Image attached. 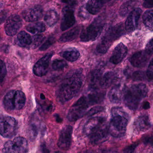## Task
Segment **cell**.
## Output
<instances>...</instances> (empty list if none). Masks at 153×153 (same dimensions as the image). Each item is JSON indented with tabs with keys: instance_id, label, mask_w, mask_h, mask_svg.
<instances>
[{
	"instance_id": "cell-24",
	"label": "cell",
	"mask_w": 153,
	"mask_h": 153,
	"mask_svg": "<svg viewBox=\"0 0 153 153\" xmlns=\"http://www.w3.org/2000/svg\"><path fill=\"white\" fill-rule=\"evenodd\" d=\"M26 96L23 92L15 91L14 96V110H19L24 107L26 102Z\"/></svg>"
},
{
	"instance_id": "cell-23",
	"label": "cell",
	"mask_w": 153,
	"mask_h": 153,
	"mask_svg": "<svg viewBox=\"0 0 153 153\" xmlns=\"http://www.w3.org/2000/svg\"><path fill=\"white\" fill-rule=\"evenodd\" d=\"M102 4L99 0H89L86 5V9L90 14H98L102 8Z\"/></svg>"
},
{
	"instance_id": "cell-47",
	"label": "cell",
	"mask_w": 153,
	"mask_h": 153,
	"mask_svg": "<svg viewBox=\"0 0 153 153\" xmlns=\"http://www.w3.org/2000/svg\"><path fill=\"white\" fill-rule=\"evenodd\" d=\"M143 108L145 109H148L150 108V104L148 102H146L143 105Z\"/></svg>"
},
{
	"instance_id": "cell-32",
	"label": "cell",
	"mask_w": 153,
	"mask_h": 153,
	"mask_svg": "<svg viewBox=\"0 0 153 153\" xmlns=\"http://www.w3.org/2000/svg\"><path fill=\"white\" fill-rule=\"evenodd\" d=\"M143 21L145 26L147 27H153V10H148L144 13Z\"/></svg>"
},
{
	"instance_id": "cell-1",
	"label": "cell",
	"mask_w": 153,
	"mask_h": 153,
	"mask_svg": "<svg viewBox=\"0 0 153 153\" xmlns=\"http://www.w3.org/2000/svg\"><path fill=\"white\" fill-rule=\"evenodd\" d=\"M84 76L81 70L73 73L63 81L56 93L57 98L62 103L71 100L79 92L83 83Z\"/></svg>"
},
{
	"instance_id": "cell-20",
	"label": "cell",
	"mask_w": 153,
	"mask_h": 153,
	"mask_svg": "<svg viewBox=\"0 0 153 153\" xmlns=\"http://www.w3.org/2000/svg\"><path fill=\"white\" fill-rule=\"evenodd\" d=\"M62 57L71 62L76 61L80 56L79 51L74 48H67L60 53Z\"/></svg>"
},
{
	"instance_id": "cell-49",
	"label": "cell",
	"mask_w": 153,
	"mask_h": 153,
	"mask_svg": "<svg viewBox=\"0 0 153 153\" xmlns=\"http://www.w3.org/2000/svg\"><path fill=\"white\" fill-rule=\"evenodd\" d=\"M79 153H94L93 152L89 150H86V151H82Z\"/></svg>"
},
{
	"instance_id": "cell-30",
	"label": "cell",
	"mask_w": 153,
	"mask_h": 153,
	"mask_svg": "<svg viewBox=\"0 0 153 153\" xmlns=\"http://www.w3.org/2000/svg\"><path fill=\"white\" fill-rule=\"evenodd\" d=\"M15 91L11 90L8 92L4 98L3 103L6 109L9 110H14V96Z\"/></svg>"
},
{
	"instance_id": "cell-5",
	"label": "cell",
	"mask_w": 153,
	"mask_h": 153,
	"mask_svg": "<svg viewBox=\"0 0 153 153\" xmlns=\"http://www.w3.org/2000/svg\"><path fill=\"white\" fill-rule=\"evenodd\" d=\"M104 23L102 17L96 18L86 28L82 30L80 39L82 42L96 40L101 34Z\"/></svg>"
},
{
	"instance_id": "cell-16",
	"label": "cell",
	"mask_w": 153,
	"mask_h": 153,
	"mask_svg": "<svg viewBox=\"0 0 153 153\" xmlns=\"http://www.w3.org/2000/svg\"><path fill=\"white\" fill-rule=\"evenodd\" d=\"M124 32V26L122 23L117 24L110 28L107 31L102 40L111 45L112 42L121 36Z\"/></svg>"
},
{
	"instance_id": "cell-11",
	"label": "cell",
	"mask_w": 153,
	"mask_h": 153,
	"mask_svg": "<svg viewBox=\"0 0 153 153\" xmlns=\"http://www.w3.org/2000/svg\"><path fill=\"white\" fill-rule=\"evenodd\" d=\"M53 55V53L46 54L36 63L33 68V73L35 75L38 76H42L46 74Z\"/></svg>"
},
{
	"instance_id": "cell-46",
	"label": "cell",
	"mask_w": 153,
	"mask_h": 153,
	"mask_svg": "<svg viewBox=\"0 0 153 153\" xmlns=\"http://www.w3.org/2000/svg\"><path fill=\"white\" fill-rule=\"evenodd\" d=\"M62 1L65 3H70L71 5H74V0H62Z\"/></svg>"
},
{
	"instance_id": "cell-50",
	"label": "cell",
	"mask_w": 153,
	"mask_h": 153,
	"mask_svg": "<svg viewBox=\"0 0 153 153\" xmlns=\"http://www.w3.org/2000/svg\"><path fill=\"white\" fill-rule=\"evenodd\" d=\"M102 4H103L106 3L108 2L109 1H110V0H99Z\"/></svg>"
},
{
	"instance_id": "cell-40",
	"label": "cell",
	"mask_w": 153,
	"mask_h": 153,
	"mask_svg": "<svg viewBox=\"0 0 153 153\" xmlns=\"http://www.w3.org/2000/svg\"><path fill=\"white\" fill-rule=\"evenodd\" d=\"M88 13L89 12L86 10V7H82L79 10V16L80 18L85 19L88 18Z\"/></svg>"
},
{
	"instance_id": "cell-52",
	"label": "cell",
	"mask_w": 153,
	"mask_h": 153,
	"mask_svg": "<svg viewBox=\"0 0 153 153\" xmlns=\"http://www.w3.org/2000/svg\"><path fill=\"white\" fill-rule=\"evenodd\" d=\"M0 40H1V37H0Z\"/></svg>"
},
{
	"instance_id": "cell-31",
	"label": "cell",
	"mask_w": 153,
	"mask_h": 153,
	"mask_svg": "<svg viewBox=\"0 0 153 153\" xmlns=\"http://www.w3.org/2000/svg\"><path fill=\"white\" fill-rule=\"evenodd\" d=\"M136 4V0H130L126 2L123 4L120 9L119 13L120 16L122 17H125L128 13L133 10V8Z\"/></svg>"
},
{
	"instance_id": "cell-34",
	"label": "cell",
	"mask_w": 153,
	"mask_h": 153,
	"mask_svg": "<svg viewBox=\"0 0 153 153\" xmlns=\"http://www.w3.org/2000/svg\"><path fill=\"white\" fill-rule=\"evenodd\" d=\"M45 38L41 35H36L32 38V43L29 48H36L39 46L43 42Z\"/></svg>"
},
{
	"instance_id": "cell-12",
	"label": "cell",
	"mask_w": 153,
	"mask_h": 153,
	"mask_svg": "<svg viewBox=\"0 0 153 153\" xmlns=\"http://www.w3.org/2000/svg\"><path fill=\"white\" fill-rule=\"evenodd\" d=\"M22 26V20L19 15H11L8 18L4 25L5 33L8 36H13L17 34Z\"/></svg>"
},
{
	"instance_id": "cell-9",
	"label": "cell",
	"mask_w": 153,
	"mask_h": 153,
	"mask_svg": "<svg viewBox=\"0 0 153 153\" xmlns=\"http://www.w3.org/2000/svg\"><path fill=\"white\" fill-rule=\"evenodd\" d=\"M73 6L70 4L65 6L62 11V16L61 23V29L62 31L69 29L73 27L76 22Z\"/></svg>"
},
{
	"instance_id": "cell-41",
	"label": "cell",
	"mask_w": 153,
	"mask_h": 153,
	"mask_svg": "<svg viewBox=\"0 0 153 153\" xmlns=\"http://www.w3.org/2000/svg\"><path fill=\"white\" fill-rule=\"evenodd\" d=\"M137 146L136 144L134 143L127 146L123 150V153H133L135 150Z\"/></svg>"
},
{
	"instance_id": "cell-48",
	"label": "cell",
	"mask_w": 153,
	"mask_h": 153,
	"mask_svg": "<svg viewBox=\"0 0 153 153\" xmlns=\"http://www.w3.org/2000/svg\"><path fill=\"white\" fill-rule=\"evenodd\" d=\"M43 151L44 153H49V151L45 146L43 147Z\"/></svg>"
},
{
	"instance_id": "cell-36",
	"label": "cell",
	"mask_w": 153,
	"mask_h": 153,
	"mask_svg": "<svg viewBox=\"0 0 153 153\" xmlns=\"http://www.w3.org/2000/svg\"><path fill=\"white\" fill-rule=\"evenodd\" d=\"M132 79L134 81H143L146 79L145 74L144 72L139 71L135 72L132 75Z\"/></svg>"
},
{
	"instance_id": "cell-43",
	"label": "cell",
	"mask_w": 153,
	"mask_h": 153,
	"mask_svg": "<svg viewBox=\"0 0 153 153\" xmlns=\"http://www.w3.org/2000/svg\"><path fill=\"white\" fill-rule=\"evenodd\" d=\"M146 50L151 55L153 54V38L150 40L147 43L146 47Z\"/></svg>"
},
{
	"instance_id": "cell-21",
	"label": "cell",
	"mask_w": 153,
	"mask_h": 153,
	"mask_svg": "<svg viewBox=\"0 0 153 153\" xmlns=\"http://www.w3.org/2000/svg\"><path fill=\"white\" fill-rule=\"evenodd\" d=\"M102 79L101 72L95 70L91 72L88 77V82L91 88L96 89L100 84Z\"/></svg>"
},
{
	"instance_id": "cell-2",
	"label": "cell",
	"mask_w": 153,
	"mask_h": 153,
	"mask_svg": "<svg viewBox=\"0 0 153 153\" xmlns=\"http://www.w3.org/2000/svg\"><path fill=\"white\" fill-rule=\"evenodd\" d=\"M108 126L105 118L95 117L90 119L85 125L84 131L93 144L106 141L108 136Z\"/></svg>"
},
{
	"instance_id": "cell-19",
	"label": "cell",
	"mask_w": 153,
	"mask_h": 153,
	"mask_svg": "<svg viewBox=\"0 0 153 153\" xmlns=\"http://www.w3.org/2000/svg\"><path fill=\"white\" fill-rule=\"evenodd\" d=\"M109 99L112 103H118L121 101L123 96V90L119 85L114 86L108 93Z\"/></svg>"
},
{
	"instance_id": "cell-15",
	"label": "cell",
	"mask_w": 153,
	"mask_h": 153,
	"mask_svg": "<svg viewBox=\"0 0 153 153\" xmlns=\"http://www.w3.org/2000/svg\"><path fill=\"white\" fill-rule=\"evenodd\" d=\"M43 16V10L40 6L29 8L22 13V17L26 21L34 22L39 20Z\"/></svg>"
},
{
	"instance_id": "cell-8",
	"label": "cell",
	"mask_w": 153,
	"mask_h": 153,
	"mask_svg": "<svg viewBox=\"0 0 153 153\" xmlns=\"http://www.w3.org/2000/svg\"><path fill=\"white\" fill-rule=\"evenodd\" d=\"M28 146L24 137H18L7 141L4 146L3 153H27Z\"/></svg>"
},
{
	"instance_id": "cell-17",
	"label": "cell",
	"mask_w": 153,
	"mask_h": 153,
	"mask_svg": "<svg viewBox=\"0 0 153 153\" xmlns=\"http://www.w3.org/2000/svg\"><path fill=\"white\" fill-rule=\"evenodd\" d=\"M127 53V48L123 43H120L113 50L110 62L113 64H118L123 61L126 56Z\"/></svg>"
},
{
	"instance_id": "cell-6",
	"label": "cell",
	"mask_w": 153,
	"mask_h": 153,
	"mask_svg": "<svg viewBox=\"0 0 153 153\" xmlns=\"http://www.w3.org/2000/svg\"><path fill=\"white\" fill-rule=\"evenodd\" d=\"M18 123L14 118L8 116H0V134L5 138L16 135Z\"/></svg>"
},
{
	"instance_id": "cell-37",
	"label": "cell",
	"mask_w": 153,
	"mask_h": 153,
	"mask_svg": "<svg viewBox=\"0 0 153 153\" xmlns=\"http://www.w3.org/2000/svg\"><path fill=\"white\" fill-rule=\"evenodd\" d=\"M104 109V108L101 106H95V107L92 108L89 111H87L86 112V115L88 117H91V116L103 111Z\"/></svg>"
},
{
	"instance_id": "cell-29",
	"label": "cell",
	"mask_w": 153,
	"mask_h": 153,
	"mask_svg": "<svg viewBox=\"0 0 153 153\" xmlns=\"http://www.w3.org/2000/svg\"><path fill=\"white\" fill-rule=\"evenodd\" d=\"M26 29L32 34H38L44 32L46 30V26L43 22H33L27 25Z\"/></svg>"
},
{
	"instance_id": "cell-44",
	"label": "cell",
	"mask_w": 153,
	"mask_h": 153,
	"mask_svg": "<svg viewBox=\"0 0 153 153\" xmlns=\"http://www.w3.org/2000/svg\"><path fill=\"white\" fill-rule=\"evenodd\" d=\"M143 5L145 8H153V0H144Z\"/></svg>"
},
{
	"instance_id": "cell-25",
	"label": "cell",
	"mask_w": 153,
	"mask_h": 153,
	"mask_svg": "<svg viewBox=\"0 0 153 153\" xmlns=\"http://www.w3.org/2000/svg\"><path fill=\"white\" fill-rule=\"evenodd\" d=\"M59 19L58 13L56 11L53 9L48 10L45 14L44 20L46 24L49 27L54 26Z\"/></svg>"
},
{
	"instance_id": "cell-10",
	"label": "cell",
	"mask_w": 153,
	"mask_h": 153,
	"mask_svg": "<svg viewBox=\"0 0 153 153\" xmlns=\"http://www.w3.org/2000/svg\"><path fill=\"white\" fill-rule=\"evenodd\" d=\"M73 127L71 126H66L63 128L59 135L57 145L64 151L69 150L71 143Z\"/></svg>"
},
{
	"instance_id": "cell-38",
	"label": "cell",
	"mask_w": 153,
	"mask_h": 153,
	"mask_svg": "<svg viewBox=\"0 0 153 153\" xmlns=\"http://www.w3.org/2000/svg\"><path fill=\"white\" fill-rule=\"evenodd\" d=\"M6 67L5 64L1 60H0V83L2 82L6 76Z\"/></svg>"
},
{
	"instance_id": "cell-51",
	"label": "cell",
	"mask_w": 153,
	"mask_h": 153,
	"mask_svg": "<svg viewBox=\"0 0 153 153\" xmlns=\"http://www.w3.org/2000/svg\"><path fill=\"white\" fill-rule=\"evenodd\" d=\"M40 98H41L42 100H44L45 99V97L44 94H40Z\"/></svg>"
},
{
	"instance_id": "cell-7",
	"label": "cell",
	"mask_w": 153,
	"mask_h": 153,
	"mask_svg": "<svg viewBox=\"0 0 153 153\" xmlns=\"http://www.w3.org/2000/svg\"><path fill=\"white\" fill-rule=\"evenodd\" d=\"M89 106L86 96H82L70 109L67 115L68 120L74 122L86 115V110Z\"/></svg>"
},
{
	"instance_id": "cell-22",
	"label": "cell",
	"mask_w": 153,
	"mask_h": 153,
	"mask_svg": "<svg viewBox=\"0 0 153 153\" xmlns=\"http://www.w3.org/2000/svg\"><path fill=\"white\" fill-rule=\"evenodd\" d=\"M135 125L140 131H147L151 127L149 117L147 115H143L138 117L136 120Z\"/></svg>"
},
{
	"instance_id": "cell-33",
	"label": "cell",
	"mask_w": 153,
	"mask_h": 153,
	"mask_svg": "<svg viewBox=\"0 0 153 153\" xmlns=\"http://www.w3.org/2000/svg\"><path fill=\"white\" fill-rule=\"evenodd\" d=\"M67 64L66 62L63 60L56 59L53 61L52 67L55 71H61L67 67Z\"/></svg>"
},
{
	"instance_id": "cell-35",
	"label": "cell",
	"mask_w": 153,
	"mask_h": 153,
	"mask_svg": "<svg viewBox=\"0 0 153 153\" xmlns=\"http://www.w3.org/2000/svg\"><path fill=\"white\" fill-rule=\"evenodd\" d=\"M55 42V39L53 37H50L42 45L39 50L41 51H45L47 49H48L51 46H52Z\"/></svg>"
},
{
	"instance_id": "cell-28",
	"label": "cell",
	"mask_w": 153,
	"mask_h": 153,
	"mask_svg": "<svg viewBox=\"0 0 153 153\" xmlns=\"http://www.w3.org/2000/svg\"><path fill=\"white\" fill-rule=\"evenodd\" d=\"M89 106L100 103L104 100V94L102 93L93 92L86 96Z\"/></svg>"
},
{
	"instance_id": "cell-4",
	"label": "cell",
	"mask_w": 153,
	"mask_h": 153,
	"mask_svg": "<svg viewBox=\"0 0 153 153\" xmlns=\"http://www.w3.org/2000/svg\"><path fill=\"white\" fill-rule=\"evenodd\" d=\"M112 116L108 128L109 134L115 137H121L126 133L128 120L125 112L119 108L112 109Z\"/></svg>"
},
{
	"instance_id": "cell-14",
	"label": "cell",
	"mask_w": 153,
	"mask_h": 153,
	"mask_svg": "<svg viewBox=\"0 0 153 153\" xmlns=\"http://www.w3.org/2000/svg\"><path fill=\"white\" fill-rule=\"evenodd\" d=\"M142 13V10L139 8H135L130 12L125 24V28L127 31L132 32L137 28Z\"/></svg>"
},
{
	"instance_id": "cell-27",
	"label": "cell",
	"mask_w": 153,
	"mask_h": 153,
	"mask_svg": "<svg viewBox=\"0 0 153 153\" xmlns=\"http://www.w3.org/2000/svg\"><path fill=\"white\" fill-rule=\"evenodd\" d=\"M116 77V74L113 72H108L102 77L100 85L103 88H108L115 82Z\"/></svg>"
},
{
	"instance_id": "cell-13",
	"label": "cell",
	"mask_w": 153,
	"mask_h": 153,
	"mask_svg": "<svg viewBox=\"0 0 153 153\" xmlns=\"http://www.w3.org/2000/svg\"><path fill=\"white\" fill-rule=\"evenodd\" d=\"M152 55L146 50L139 51L134 54L129 61L134 67L142 68L146 65Z\"/></svg>"
},
{
	"instance_id": "cell-45",
	"label": "cell",
	"mask_w": 153,
	"mask_h": 153,
	"mask_svg": "<svg viewBox=\"0 0 153 153\" xmlns=\"http://www.w3.org/2000/svg\"><path fill=\"white\" fill-rule=\"evenodd\" d=\"M54 117L55 118L56 120V122L59 123H62V119L61 118V117L58 114L54 115Z\"/></svg>"
},
{
	"instance_id": "cell-3",
	"label": "cell",
	"mask_w": 153,
	"mask_h": 153,
	"mask_svg": "<svg viewBox=\"0 0 153 153\" xmlns=\"http://www.w3.org/2000/svg\"><path fill=\"white\" fill-rule=\"evenodd\" d=\"M148 91L147 86L143 83L126 87L123 90V99L126 106L132 110H136L141 100L146 97Z\"/></svg>"
},
{
	"instance_id": "cell-18",
	"label": "cell",
	"mask_w": 153,
	"mask_h": 153,
	"mask_svg": "<svg viewBox=\"0 0 153 153\" xmlns=\"http://www.w3.org/2000/svg\"><path fill=\"white\" fill-rule=\"evenodd\" d=\"M80 30L81 27L78 26L64 33L60 37L59 41L62 43H65L73 41L78 36L80 32Z\"/></svg>"
},
{
	"instance_id": "cell-26",
	"label": "cell",
	"mask_w": 153,
	"mask_h": 153,
	"mask_svg": "<svg viewBox=\"0 0 153 153\" xmlns=\"http://www.w3.org/2000/svg\"><path fill=\"white\" fill-rule=\"evenodd\" d=\"M18 42L22 47L29 48L32 43V37L29 34L24 31H22L18 34Z\"/></svg>"
},
{
	"instance_id": "cell-42",
	"label": "cell",
	"mask_w": 153,
	"mask_h": 153,
	"mask_svg": "<svg viewBox=\"0 0 153 153\" xmlns=\"http://www.w3.org/2000/svg\"><path fill=\"white\" fill-rule=\"evenodd\" d=\"M38 134V128L36 125L34 124L31 125L30 128V135L33 138L36 137Z\"/></svg>"
},
{
	"instance_id": "cell-39",
	"label": "cell",
	"mask_w": 153,
	"mask_h": 153,
	"mask_svg": "<svg viewBox=\"0 0 153 153\" xmlns=\"http://www.w3.org/2000/svg\"><path fill=\"white\" fill-rule=\"evenodd\" d=\"M146 74L150 80H153V58L149 64Z\"/></svg>"
}]
</instances>
